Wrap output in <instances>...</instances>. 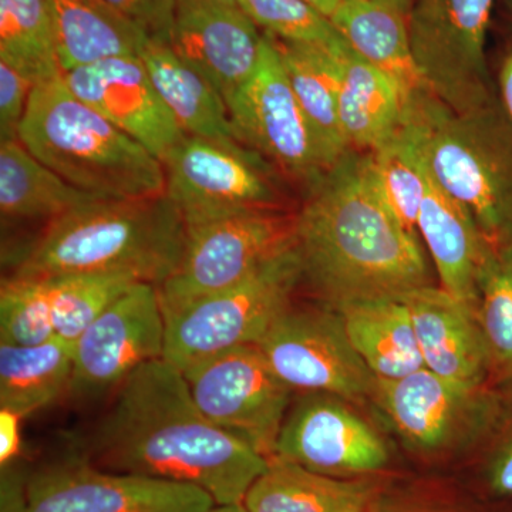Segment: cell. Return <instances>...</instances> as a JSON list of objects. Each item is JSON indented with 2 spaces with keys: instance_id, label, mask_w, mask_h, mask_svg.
Returning <instances> with one entry per match:
<instances>
[{
  "instance_id": "484cf974",
  "label": "cell",
  "mask_w": 512,
  "mask_h": 512,
  "mask_svg": "<svg viewBox=\"0 0 512 512\" xmlns=\"http://www.w3.org/2000/svg\"><path fill=\"white\" fill-rule=\"evenodd\" d=\"M330 20L356 55L402 87L407 101L427 90L414 62L406 16L377 0H343Z\"/></svg>"
},
{
  "instance_id": "f1b7e54d",
  "label": "cell",
  "mask_w": 512,
  "mask_h": 512,
  "mask_svg": "<svg viewBox=\"0 0 512 512\" xmlns=\"http://www.w3.org/2000/svg\"><path fill=\"white\" fill-rule=\"evenodd\" d=\"M74 342L59 338L36 346L0 343V409L20 419L45 409L69 392Z\"/></svg>"
},
{
  "instance_id": "7402d4cb",
  "label": "cell",
  "mask_w": 512,
  "mask_h": 512,
  "mask_svg": "<svg viewBox=\"0 0 512 512\" xmlns=\"http://www.w3.org/2000/svg\"><path fill=\"white\" fill-rule=\"evenodd\" d=\"M140 57L185 136L205 138L225 147L248 148L238 140L220 92L175 55L168 43L147 39Z\"/></svg>"
},
{
  "instance_id": "3957f363",
  "label": "cell",
  "mask_w": 512,
  "mask_h": 512,
  "mask_svg": "<svg viewBox=\"0 0 512 512\" xmlns=\"http://www.w3.org/2000/svg\"><path fill=\"white\" fill-rule=\"evenodd\" d=\"M187 227L168 195L96 200L50 221L13 276L126 274L163 285L183 259Z\"/></svg>"
},
{
  "instance_id": "ba28073f",
  "label": "cell",
  "mask_w": 512,
  "mask_h": 512,
  "mask_svg": "<svg viewBox=\"0 0 512 512\" xmlns=\"http://www.w3.org/2000/svg\"><path fill=\"white\" fill-rule=\"evenodd\" d=\"M296 244V214L269 208L187 228L183 259L158 286L163 312L224 291Z\"/></svg>"
},
{
  "instance_id": "8992f818",
  "label": "cell",
  "mask_w": 512,
  "mask_h": 512,
  "mask_svg": "<svg viewBox=\"0 0 512 512\" xmlns=\"http://www.w3.org/2000/svg\"><path fill=\"white\" fill-rule=\"evenodd\" d=\"M302 281L295 244L238 284L164 312L163 359L184 372L229 349L258 345L275 320L291 308L293 292Z\"/></svg>"
},
{
  "instance_id": "ffe728a7",
  "label": "cell",
  "mask_w": 512,
  "mask_h": 512,
  "mask_svg": "<svg viewBox=\"0 0 512 512\" xmlns=\"http://www.w3.org/2000/svg\"><path fill=\"white\" fill-rule=\"evenodd\" d=\"M417 234L426 242L440 288L477 311L481 275L491 248L471 215L427 171Z\"/></svg>"
},
{
  "instance_id": "2e32d148",
  "label": "cell",
  "mask_w": 512,
  "mask_h": 512,
  "mask_svg": "<svg viewBox=\"0 0 512 512\" xmlns=\"http://www.w3.org/2000/svg\"><path fill=\"white\" fill-rule=\"evenodd\" d=\"M345 402L325 393L299 400L286 416L275 456L330 477L382 470L389 461L386 443Z\"/></svg>"
},
{
  "instance_id": "9a60e30c",
  "label": "cell",
  "mask_w": 512,
  "mask_h": 512,
  "mask_svg": "<svg viewBox=\"0 0 512 512\" xmlns=\"http://www.w3.org/2000/svg\"><path fill=\"white\" fill-rule=\"evenodd\" d=\"M164 345L158 286L137 282L74 342L69 393L86 400L116 392L141 366L163 359Z\"/></svg>"
},
{
  "instance_id": "9c48e42d",
  "label": "cell",
  "mask_w": 512,
  "mask_h": 512,
  "mask_svg": "<svg viewBox=\"0 0 512 512\" xmlns=\"http://www.w3.org/2000/svg\"><path fill=\"white\" fill-rule=\"evenodd\" d=\"M227 107L238 140L306 192L336 164L306 119L268 35L254 74Z\"/></svg>"
},
{
  "instance_id": "f35d334b",
  "label": "cell",
  "mask_w": 512,
  "mask_h": 512,
  "mask_svg": "<svg viewBox=\"0 0 512 512\" xmlns=\"http://www.w3.org/2000/svg\"><path fill=\"white\" fill-rule=\"evenodd\" d=\"M19 420L18 414L2 410L0 412V461L2 466L8 464L13 457L18 456L20 439H19Z\"/></svg>"
},
{
  "instance_id": "7c38bea8",
  "label": "cell",
  "mask_w": 512,
  "mask_h": 512,
  "mask_svg": "<svg viewBox=\"0 0 512 512\" xmlns=\"http://www.w3.org/2000/svg\"><path fill=\"white\" fill-rule=\"evenodd\" d=\"M215 501L195 485L103 470L80 456L37 470L2 512H207Z\"/></svg>"
},
{
  "instance_id": "44dd1931",
  "label": "cell",
  "mask_w": 512,
  "mask_h": 512,
  "mask_svg": "<svg viewBox=\"0 0 512 512\" xmlns=\"http://www.w3.org/2000/svg\"><path fill=\"white\" fill-rule=\"evenodd\" d=\"M379 504L372 480L325 476L279 456L268 458L244 500L248 512H375Z\"/></svg>"
},
{
  "instance_id": "5bb4252c",
  "label": "cell",
  "mask_w": 512,
  "mask_h": 512,
  "mask_svg": "<svg viewBox=\"0 0 512 512\" xmlns=\"http://www.w3.org/2000/svg\"><path fill=\"white\" fill-rule=\"evenodd\" d=\"M258 346L292 390L330 394L346 402L375 397V375L350 342L342 315L329 306L289 308Z\"/></svg>"
},
{
  "instance_id": "52a82bcc",
  "label": "cell",
  "mask_w": 512,
  "mask_h": 512,
  "mask_svg": "<svg viewBox=\"0 0 512 512\" xmlns=\"http://www.w3.org/2000/svg\"><path fill=\"white\" fill-rule=\"evenodd\" d=\"M495 0H416L410 45L424 87L448 109L468 113L497 101L487 62Z\"/></svg>"
},
{
  "instance_id": "4fadbf2b",
  "label": "cell",
  "mask_w": 512,
  "mask_h": 512,
  "mask_svg": "<svg viewBox=\"0 0 512 512\" xmlns=\"http://www.w3.org/2000/svg\"><path fill=\"white\" fill-rule=\"evenodd\" d=\"M407 446L440 453L485 439L500 410V389L468 384L427 367L396 380H377L375 397Z\"/></svg>"
},
{
  "instance_id": "277c9868",
  "label": "cell",
  "mask_w": 512,
  "mask_h": 512,
  "mask_svg": "<svg viewBox=\"0 0 512 512\" xmlns=\"http://www.w3.org/2000/svg\"><path fill=\"white\" fill-rule=\"evenodd\" d=\"M404 127L437 184L471 215L491 249L512 248V124L500 101L456 113L421 90Z\"/></svg>"
},
{
  "instance_id": "d6a6232c",
  "label": "cell",
  "mask_w": 512,
  "mask_h": 512,
  "mask_svg": "<svg viewBox=\"0 0 512 512\" xmlns=\"http://www.w3.org/2000/svg\"><path fill=\"white\" fill-rule=\"evenodd\" d=\"M369 154L377 183L394 215L407 231L419 235L417 221L426 194L427 168L409 131L403 124L394 136Z\"/></svg>"
},
{
  "instance_id": "4dcf8cb0",
  "label": "cell",
  "mask_w": 512,
  "mask_h": 512,
  "mask_svg": "<svg viewBox=\"0 0 512 512\" xmlns=\"http://www.w3.org/2000/svg\"><path fill=\"white\" fill-rule=\"evenodd\" d=\"M476 316L490 384L512 383V248L491 249L481 275Z\"/></svg>"
},
{
  "instance_id": "6da1fadb",
  "label": "cell",
  "mask_w": 512,
  "mask_h": 512,
  "mask_svg": "<svg viewBox=\"0 0 512 512\" xmlns=\"http://www.w3.org/2000/svg\"><path fill=\"white\" fill-rule=\"evenodd\" d=\"M114 393L82 447L96 467L195 485L222 505L244 503L268 466L204 416L183 372L164 359L141 366Z\"/></svg>"
},
{
  "instance_id": "e0dca14e",
  "label": "cell",
  "mask_w": 512,
  "mask_h": 512,
  "mask_svg": "<svg viewBox=\"0 0 512 512\" xmlns=\"http://www.w3.org/2000/svg\"><path fill=\"white\" fill-rule=\"evenodd\" d=\"M74 96L143 144L163 163L185 137L143 59L109 57L63 73Z\"/></svg>"
},
{
  "instance_id": "30bf717a",
  "label": "cell",
  "mask_w": 512,
  "mask_h": 512,
  "mask_svg": "<svg viewBox=\"0 0 512 512\" xmlns=\"http://www.w3.org/2000/svg\"><path fill=\"white\" fill-rule=\"evenodd\" d=\"M163 165L165 194L187 228L241 212L285 208L281 175L249 148L185 136Z\"/></svg>"
},
{
  "instance_id": "bcb514c9",
  "label": "cell",
  "mask_w": 512,
  "mask_h": 512,
  "mask_svg": "<svg viewBox=\"0 0 512 512\" xmlns=\"http://www.w3.org/2000/svg\"><path fill=\"white\" fill-rule=\"evenodd\" d=\"M508 8H510L511 16H512V0H507Z\"/></svg>"
},
{
  "instance_id": "f6af8a7d",
  "label": "cell",
  "mask_w": 512,
  "mask_h": 512,
  "mask_svg": "<svg viewBox=\"0 0 512 512\" xmlns=\"http://www.w3.org/2000/svg\"><path fill=\"white\" fill-rule=\"evenodd\" d=\"M217 2L225 3V5L239 6L241 0H217Z\"/></svg>"
},
{
  "instance_id": "836d02e7",
  "label": "cell",
  "mask_w": 512,
  "mask_h": 512,
  "mask_svg": "<svg viewBox=\"0 0 512 512\" xmlns=\"http://www.w3.org/2000/svg\"><path fill=\"white\" fill-rule=\"evenodd\" d=\"M45 278L10 276L0 288V342L36 346L55 338Z\"/></svg>"
},
{
  "instance_id": "8d00e7d4",
  "label": "cell",
  "mask_w": 512,
  "mask_h": 512,
  "mask_svg": "<svg viewBox=\"0 0 512 512\" xmlns=\"http://www.w3.org/2000/svg\"><path fill=\"white\" fill-rule=\"evenodd\" d=\"M35 84L9 64L0 62V138L15 140Z\"/></svg>"
},
{
  "instance_id": "f546056e",
  "label": "cell",
  "mask_w": 512,
  "mask_h": 512,
  "mask_svg": "<svg viewBox=\"0 0 512 512\" xmlns=\"http://www.w3.org/2000/svg\"><path fill=\"white\" fill-rule=\"evenodd\" d=\"M0 62L35 86L63 76L50 0H0Z\"/></svg>"
},
{
  "instance_id": "7bdbcfd3",
  "label": "cell",
  "mask_w": 512,
  "mask_h": 512,
  "mask_svg": "<svg viewBox=\"0 0 512 512\" xmlns=\"http://www.w3.org/2000/svg\"><path fill=\"white\" fill-rule=\"evenodd\" d=\"M207 512H248V510L244 503H239L214 505V507H212L211 510H208Z\"/></svg>"
},
{
  "instance_id": "7dc6e473",
  "label": "cell",
  "mask_w": 512,
  "mask_h": 512,
  "mask_svg": "<svg viewBox=\"0 0 512 512\" xmlns=\"http://www.w3.org/2000/svg\"><path fill=\"white\" fill-rule=\"evenodd\" d=\"M376 512V511H375Z\"/></svg>"
},
{
  "instance_id": "1f68e13d",
  "label": "cell",
  "mask_w": 512,
  "mask_h": 512,
  "mask_svg": "<svg viewBox=\"0 0 512 512\" xmlns=\"http://www.w3.org/2000/svg\"><path fill=\"white\" fill-rule=\"evenodd\" d=\"M56 336L77 338L138 281L126 274H73L45 278Z\"/></svg>"
},
{
  "instance_id": "b9f144b4",
  "label": "cell",
  "mask_w": 512,
  "mask_h": 512,
  "mask_svg": "<svg viewBox=\"0 0 512 512\" xmlns=\"http://www.w3.org/2000/svg\"><path fill=\"white\" fill-rule=\"evenodd\" d=\"M377 2L389 6L390 9L396 10L400 15L406 16L407 18L416 0H377Z\"/></svg>"
},
{
  "instance_id": "d590c367",
  "label": "cell",
  "mask_w": 512,
  "mask_h": 512,
  "mask_svg": "<svg viewBox=\"0 0 512 512\" xmlns=\"http://www.w3.org/2000/svg\"><path fill=\"white\" fill-rule=\"evenodd\" d=\"M500 410L485 439H494L495 447L485 471L487 487L494 497L512 501V383L498 386Z\"/></svg>"
},
{
  "instance_id": "60d3db41",
  "label": "cell",
  "mask_w": 512,
  "mask_h": 512,
  "mask_svg": "<svg viewBox=\"0 0 512 512\" xmlns=\"http://www.w3.org/2000/svg\"><path fill=\"white\" fill-rule=\"evenodd\" d=\"M305 2L311 3L320 12L325 13L328 18H332L339 6L342 5L343 0H305Z\"/></svg>"
},
{
  "instance_id": "cb8c5ba5",
  "label": "cell",
  "mask_w": 512,
  "mask_h": 512,
  "mask_svg": "<svg viewBox=\"0 0 512 512\" xmlns=\"http://www.w3.org/2000/svg\"><path fill=\"white\" fill-rule=\"evenodd\" d=\"M269 37L278 50L306 119L333 163H338L349 151L339 119L342 50L346 40L339 46L329 47L282 42Z\"/></svg>"
},
{
  "instance_id": "8fae6325",
  "label": "cell",
  "mask_w": 512,
  "mask_h": 512,
  "mask_svg": "<svg viewBox=\"0 0 512 512\" xmlns=\"http://www.w3.org/2000/svg\"><path fill=\"white\" fill-rule=\"evenodd\" d=\"M183 375L211 423L262 456H275L293 390L276 376L258 345L208 357Z\"/></svg>"
},
{
  "instance_id": "ab89813d",
  "label": "cell",
  "mask_w": 512,
  "mask_h": 512,
  "mask_svg": "<svg viewBox=\"0 0 512 512\" xmlns=\"http://www.w3.org/2000/svg\"><path fill=\"white\" fill-rule=\"evenodd\" d=\"M498 101L512 124V47L505 53L495 79Z\"/></svg>"
},
{
  "instance_id": "d6986e66",
  "label": "cell",
  "mask_w": 512,
  "mask_h": 512,
  "mask_svg": "<svg viewBox=\"0 0 512 512\" xmlns=\"http://www.w3.org/2000/svg\"><path fill=\"white\" fill-rule=\"evenodd\" d=\"M409 308L424 367L468 384H490L487 350L476 312L440 286L402 296Z\"/></svg>"
},
{
  "instance_id": "ac0fdd59",
  "label": "cell",
  "mask_w": 512,
  "mask_h": 512,
  "mask_svg": "<svg viewBox=\"0 0 512 512\" xmlns=\"http://www.w3.org/2000/svg\"><path fill=\"white\" fill-rule=\"evenodd\" d=\"M259 30L239 6L217 0H175L168 45L227 104L258 66L265 37Z\"/></svg>"
},
{
  "instance_id": "603a6c76",
  "label": "cell",
  "mask_w": 512,
  "mask_h": 512,
  "mask_svg": "<svg viewBox=\"0 0 512 512\" xmlns=\"http://www.w3.org/2000/svg\"><path fill=\"white\" fill-rule=\"evenodd\" d=\"M407 97L389 74L350 49L342 50L339 119L349 150L369 153L403 127Z\"/></svg>"
},
{
  "instance_id": "74e56055",
  "label": "cell",
  "mask_w": 512,
  "mask_h": 512,
  "mask_svg": "<svg viewBox=\"0 0 512 512\" xmlns=\"http://www.w3.org/2000/svg\"><path fill=\"white\" fill-rule=\"evenodd\" d=\"M150 39L170 42L175 0H104Z\"/></svg>"
},
{
  "instance_id": "83f0119b",
  "label": "cell",
  "mask_w": 512,
  "mask_h": 512,
  "mask_svg": "<svg viewBox=\"0 0 512 512\" xmlns=\"http://www.w3.org/2000/svg\"><path fill=\"white\" fill-rule=\"evenodd\" d=\"M101 200L73 187L37 160L19 138L0 143V212L3 220L53 221Z\"/></svg>"
},
{
  "instance_id": "5b68a950",
  "label": "cell",
  "mask_w": 512,
  "mask_h": 512,
  "mask_svg": "<svg viewBox=\"0 0 512 512\" xmlns=\"http://www.w3.org/2000/svg\"><path fill=\"white\" fill-rule=\"evenodd\" d=\"M18 138L67 183L101 200L165 192L163 163L74 96L63 76L33 87Z\"/></svg>"
},
{
  "instance_id": "e575fe53",
  "label": "cell",
  "mask_w": 512,
  "mask_h": 512,
  "mask_svg": "<svg viewBox=\"0 0 512 512\" xmlns=\"http://www.w3.org/2000/svg\"><path fill=\"white\" fill-rule=\"evenodd\" d=\"M265 35L289 43L335 47L345 42L332 20L305 0H241Z\"/></svg>"
},
{
  "instance_id": "d4e9b609",
  "label": "cell",
  "mask_w": 512,
  "mask_h": 512,
  "mask_svg": "<svg viewBox=\"0 0 512 512\" xmlns=\"http://www.w3.org/2000/svg\"><path fill=\"white\" fill-rule=\"evenodd\" d=\"M338 312L350 342L377 380H396L423 369L412 318L402 298L352 303Z\"/></svg>"
},
{
  "instance_id": "4316f807",
  "label": "cell",
  "mask_w": 512,
  "mask_h": 512,
  "mask_svg": "<svg viewBox=\"0 0 512 512\" xmlns=\"http://www.w3.org/2000/svg\"><path fill=\"white\" fill-rule=\"evenodd\" d=\"M63 73L109 57L136 55L150 39L104 0H50Z\"/></svg>"
},
{
  "instance_id": "7a4b0ae2",
  "label": "cell",
  "mask_w": 512,
  "mask_h": 512,
  "mask_svg": "<svg viewBox=\"0 0 512 512\" xmlns=\"http://www.w3.org/2000/svg\"><path fill=\"white\" fill-rule=\"evenodd\" d=\"M296 249L303 281L335 311L431 285L417 235L384 198L369 153L346 151L308 191Z\"/></svg>"
},
{
  "instance_id": "ee69618b",
  "label": "cell",
  "mask_w": 512,
  "mask_h": 512,
  "mask_svg": "<svg viewBox=\"0 0 512 512\" xmlns=\"http://www.w3.org/2000/svg\"><path fill=\"white\" fill-rule=\"evenodd\" d=\"M376 512H416V511L394 510V508H386V507H383L382 504H379V505H377Z\"/></svg>"
}]
</instances>
